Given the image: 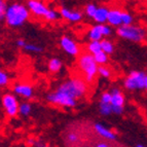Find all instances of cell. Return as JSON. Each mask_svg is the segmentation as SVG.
<instances>
[{"mask_svg": "<svg viewBox=\"0 0 147 147\" xmlns=\"http://www.w3.org/2000/svg\"><path fill=\"white\" fill-rule=\"evenodd\" d=\"M29 9L22 3H12L5 10L4 19L8 26L13 28L21 27L29 19Z\"/></svg>", "mask_w": 147, "mask_h": 147, "instance_id": "obj_1", "label": "cell"}, {"mask_svg": "<svg viewBox=\"0 0 147 147\" xmlns=\"http://www.w3.org/2000/svg\"><path fill=\"white\" fill-rule=\"evenodd\" d=\"M86 90H88V86L86 81L77 77V78H72L60 84L57 91L65 94L74 100H77L86 95Z\"/></svg>", "mask_w": 147, "mask_h": 147, "instance_id": "obj_2", "label": "cell"}, {"mask_svg": "<svg viewBox=\"0 0 147 147\" xmlns=\"http://www.w3.org/2000/svg\"><path fill=\"white\" fill-rule=\"evenodd\" d=\"M78 67L86 77V84H92L98 73V65L94 60L93 55L84 53L78 58Z\"/></svg>", "mask_w": 147, "mask_h": 147, "instance_id": "obj_3", "label": "cell"}, {"mask_svg": "<svg viewBox=\"0 0 147 147\" xmlns=\"http://www.w3.org/2000/svg\"><path fill=\"white\" fill-rule=\"evenodd\" d=\"M127 90H144L147 88V75L142 71H132L125 80Z\"/></svg>", "mask_w": 147, "mask_h": 147, "instance_id": "obj_4", "label": "cell"}, {"mask_svg": "<svg viewBox=\"0 0 147 147\" xmlns=\"http://www.w3.org/2000/svg\"><path fill=\"white\" fill-rule=\"evenodd\" d=\"M117 34L123 38L134 42H141L145 37V31L137 26H120L117 29Z\"/></svg>", "mask_w": 147, "mask_h": 147, "instance_id": "obj_5", "label": "cell"}, {"mask_svg": "<svg viewBox=\"0 0 147 147\" xmlns=\"http://www.w3.org/2000/svg\"><path fill=\"white\" fill-rule=\"evenodd\" d=\"M47 99L49 103L57 104V105L64 106V107H74L76 105V103H77L76 100L70 98L67 95H65L63 93H60L58 91L49 94Z\"/></svg>", "mask_w": 147, "mask_h": 147, "instance_id": "obj_6", "label": "cell"}, {"mask_svg": "<svg viewBox=\"0 0 147 147\" xmlns=\"http://www.w3.org/2000/svg\"><path fill=\"white\" fill-rule=\"evenodd\" d=\"M2 105L9 116H16L19 112V104L13 95L6 94L2 98Z\"/></svg>", "mask_w": 147, "mask_h": 147, "instance_id": "obj_7", "label": "cell"}, {"mask_svg": "<svg viewBox=\"0 0 147 147\" xmlns=\"http://www.w3.org/2000/svg\"><path fill=\"white\" fill-rule=\"evenodd\" d=\"M60 45L68 55L72 57H77L80 53L79 47L75 41L69 36H63L60 40Z\"/></svg>", "mask_w": 147, "mask_h": 147, "instance_id": "obj_8", "label": "cell"}, {"mask_svg": "<svg viewBox=\"0 0 147 147\" xmlns=\"http://www.w3.org/2000/svg\"><path fill=\"white\" fill-rule=\"evenodd\" d=\"M28 8L32 11V13L37 17H44L47 15L49 8L47 5L41 1H37V0H30L27 2Z\"/></svg>", "mask_w": 147, "mask_h": 147, "instance_id": "obj_9", "label": "cell"}, {"mask_svg": "<svg viewBox=\"0 0 147 147\" xmlns=\"http://www.w3.org/2000/svg\"><path fill=\"white\" fill-rule=\"evenodd\" d=\"M59 15L62 18L70 21V22H79L82 19V13L80 11H76V10H70L66 7H62L60 10Z\"/></svg>", "mask_w": 147, "mask_h": 147, "instance_id": "obj_10", "label": "cell"}, {"mask_svg": "<svg viewBox=\"0 0 147 147\" xmlns=\"http://www.w3.org/2000/svg\"><path fill=\"white\" fill-rule=\"evenodd\" d=\"M111 95V100H110V105L115 106V107H123L125 104V97L121 94V92L117 88H113L110 92Z\"/></svg>", "mask_w": 147, "mask_h": 147, "instance_id": "obj_11", "label": "cell"}, {"mask_svg": "<svg viewBox=\"0 0 147 147\" xmlns=\"http://www.w3.org/2000/svg\"><path fill=\"white\" fill-rule=\"evenodd\" d=\"M13 91L17 95L22 96L23 98H32L33 96V88L29 84H17L13 88Z\"/></svg>", "mask_w": 147, "mask_h": 147, "instance_id": "obj_12", "label": "cell"}, {"mask_svg": "<svg viewBox=\"0 0 147 147\" xmlns=\"http://www.w3.org/2000/svg\"><path fill=\"white\" fill-rule=\"evenodd\" d=\"M107 22L112 26H119L121 25V11L119 9L108 10Z\"/></svg>", "mask_w": 147, "mask_h": 147, "instance_id": "obj_13", "label": "cell"}, {"mask_svg": "<svg viewBox=\"0 0 147 147\" xmlns=\"http://www.w3.org/2000/svg\"><path fill=\"white\" fill-rule=\"evenodd\" d=\"M95 130L96 132L98 133L99 135L102 136L104 138H107V139H110V140H115L116 139V135L112 131L108 130L107 127H105L103 125H101V123H96L95 125Z\"/></svg>", "mask_w": 147, "mask_h": 147, "instance_id": "obj_14", "label": "cell"}, {"mask_svg": "<svg viewBox=\"0 0 147 147\" xmlns=\"http://www.w3.org/2000/svg\"><path fill=\"white\" fill-rule=\"evenodd\" d=\"M107 16H108V9L106 7H99L96 10L95 15L93 19L95 22H97L99 25H103L105 22H107Z\"/></svg>", "mask_w": 147, "mask_h": 147, "instance_id": "obj_15", "label": "cell"}, {"mask_svg": "<svg viewBox=\"0 0 147 147\" xmlns=\"http://www.w3.org/2000/svg\"><path fill=\"white\" fill-rule=\"evenodd\" d=\"M88 37L92 41H98L100 42L102 39V34H101V30H100V25H97V26H94L90 32H88Z\"/></svg>", "mask_w": 147, "mask_h": 147, "instance_id": "obj_16", "label": "cell"}, {"mask_svg": "<svg viewBox=\"0 0 147 147\" xmlns=\"http://www.w3.org/2000/svg\"><path fill=\"white\" fill-rule=\"evenodd\" d=\"M62 67H63V63H62L61 60L57 59V58L51 59L49 61V70L52 72V73L59 72L62 69Z\"/></svg>", "mask_w": 147, "mask_h": 147, "instance_id": "obj_17", "label": "cell"}, {"mask_svg": "<svg viewBox=\"0 0 147 147\" xmlns=\"http://www.w3.org/2000/svg\"><path fill=\"white\" fill-rule=\"evenodd\" d=\"M101 45V51L106 55H110L114 52V45L112 44V42L109 41V40L103 39L100 41Z\"/></svg>", "mask_w": 147, "mask_h": 147, "instance_id": "obj_18", "label": "cell"}, {"mask_svg": "<svg viewBox=\"0 0 147 147\" xmlns=\"http://www.w3.org/2000/svg\"><path fill=\"white\" fill-rule=\"evenodd\" d=\"M94 60H95L96 64L97 65H100V66H102L103 64L107 63L108 61V56L106 54H104L102 51H101L100 53H98V54L94 55Z\"/></svg>", "mask_w": 147, "mask_h": 147, "instance_id": "obj_19", "label": "cell"}, {"mask_svg": "<svg viewBox=\"0 0 147 147\" xmlns=\"http://www.w3.org/2000/svg\"><path fill=\"white\" fill-rule=\"evenodd\" d=\"M88 54L91 55H96L98 54V53L101 52V45H100V42L98 41H92L91 43L88 44Z\"/></svg>", "mask_w": 147, "mask_h": 147, "instance_id": "obj_20", "label": "cell"}, {"mask_svg": "<svg viewBox=\"0 0 147 147\" xmlns=\"http://www.w3.org/2000/svg\"><path fill=\"white\" fill-rule=\"evenodd\" d=\"M133 22V17L129 12L121 11V25L123 26H131Z\"/></svg>", "mask_w": 147, "mask_h": 147, "instance_id": "obj_21", "label": "cell"}, {"mask_svg": "<svg viewBox=\"0 0 147 147\" xmlns=\"http://www.w3.org/2000/svg\"><path fill=\"white\" fill-rule=\"evenodd\" d=\"M31 105L29 103H22L20 106H19V112L24 116L29 115L31 113Z\"/></svg>", "mask_w": 147, "mask_h": 147, "instance_id": "obj_22", "label": "cell"}, {"mask_svg": "<svg viewBox=\"0 0 147 147\" xmlns=\"http://www.w3.org/2000/svg\"><path fill=\"white\" fill-rule=\"evenodd\" d=\"M59 17H60L59 12L56 11V10H54V9H49L47 12V15L44 16V18H45L47 21H51V22H52V21L58 20Z\"/></svg>", "mask_w": 147, "mask_h": 147, "instance_id": "obj_23", "label": "cell"}, {"mask_svg": "<svg viewBox=\"0 0 147 147\" xmlns=\"http://www.w3.org/2000/svg\"><path fill=\"white\" fill-rule=\"evenodd\" d=\"M9 82V77L3 70L0 69V86H7Z\"/></svg>", "mask_w": 147, "mask_h": 147, "instance_id": "obj_24", "label": "cell"}, {"mask_svg": "<svg viewBox=\"0 0 147 147\" xmlns=\"http://www.w3.org/2000/svg\"><path fill=\"white\" fill-rule=\"evenodd\" d=\"M100 112L103 115H109L112 111H111V105L110 104H104L100 103Z\"/></svg>", "mask_w": 147, "mask_h": 147, "instance_id": "obj_25", "label": "cell"}, {"mask_svg": "<svg viewBox=\"0 0 147 147\" xmlns=\"http://www.w3.org/2000/svg\"><path fill=\"white\" fill-rule=\"evenodd\" d=\"M24 49L33 53H41L43 51V49L41 47H38V45H35V44H27V43L24 47Z\"/></svg>", "mask_w": 147, "mask_h": 147, "instance_id": "obj_26", "label": "cell"}, {"mask_svg": "<svg viewBox=\"0 0 147 147\" xmlns=\"http://www.w3.org/2000/svg\"><path fill=\"white\" fill-rule=\"evenodd\" d=\"M98 73L103 77H110L111 76V72L108 68H106L105 66H98Z\"/></svg>", "mask_w": 147, "mask_h": 147, "instance_id": "obj_27", "label": "cell"}, {"mask_svg": "<svg viewBox=\"0 0 147 147\" xmlns=\"http://www.w3.org/2000/svg\"><path fill=\"white\" fill-rule=\"evenodd\" d=\"M97 6H96L95 4H93V3H90V4L86 5V13L88 16V17H91L93 18L94 15H95V12L96 10H97Z\"/></svg>", "mask_w": 147, "mask_h": 147, "instance_id": "obj_28", "label": "cell"}, {"mask_svg": "<svg viewBox=\"0 0 147 147\" xmlns=\"http://www.w3.org/2000/svg\"><path fill=\"white\" fill-rule=\"evenodd\" d=\"M6 7H7L6 2H5V1H2V0H0V21H2L3 19H4Z\"/></svg>", "mask_w": 147, "mask_h": 147, "instance_id": "obj_29", "label": "cell"}, {"mask_svg": "<svg viewBox=\"0 0 147 147\" xmlns=\"http://www.w3.org/2000/svg\"><path fill=\"white\" fill-rule=\"evenodd\" d=\"M100 30L102 36H108L111 34V28L106 25H100Z\"/></svg>", "mask_w": 147, "mask_h": 147, "instance_id": "obj_30", "label": "cell"}, {"mask_svg": "<svg viewBox=\"0 0 147 147\" xmlns=\"http://www.w3.org/2000/svg\"><path fill=\"white\" fill-rule=\"evenodd\" d=\"M110 100H111V95L109 92H106L102 95L101 97V103L104 104H110Z\"/></svg>", "mask_w": 147, "mask_h": 147, "instance_id": "obj_31", "label": "cell"}, {"mask_svg": "<svg viewBox=\"0 0 147 147\" xmlns=\"http://www.w3.org/2000/svg\"><path fill=\"white\" fill-rule=\"evenodd\" d=\"M67 140H68L70 143H75L78 141V136L76 133H69L67 135Z\"/></svg>", "mask_w": 147, "mask_h": 147, "instance_id": "obj_32", "label": "cell"}, {"mask_svg": "<svg viewBox=\"0 0 147 147\" xmlns=\"http://www.w3.org/2000/svg\"><path fill=\"white\" fill-rule=\"evenodd\" d=\"M111 111L116 114H121L123 111V107H115V106H111Z\"/></svg>", "mask_w": 147, "mask_h": 147, "instance_id": "obj_33", "label": "cell"}, {"mask_svg": "<svg viewBox=\"0 0 147 147\" xmlns=\"http://www.w3.org/2000/svg\"><path fill=\"white\" fill-rule=\"evenodd\" d=\"M17 45L19 47H24L25 45H26V41H25L24 39H19L17 41Z\"/></svg>", "mask_w": 147, "mask_h": 147, "instance_id": "obj_34", "label": "cell"}, {"mask_svg": "<svg viewBox=\"0 0 147 147\" xmlns=\"http://www.w3.org/2000/svg\"><path fill=\"white\" fill-rule=\"evenodd\" d=\"M35 146H36V147H47L45 143L40 142V141H38V142H35Z\"/></svg>", "mask_w": 147, "mask_h": 147, "instance_id": "obj_35", "label": "cell"}, {"mask_svg": "<svg viewBox=\"0 0 147 147\" xmlns=\"http://www.w3.org/2000/svg\"><path fill=\"white\" fill-rule=\"evenodd\" d=\"M35 142H36V141H35V140H33V139H29L28 140V145H30V146H33V145H35Z\"/></svg>", "mask_w": 147, "mask_h": 147, "instance_id": "obj_36", "label": "cell"}, {"mask_svg": "<svg viewBox=\"0 0 147 147\" xmlns=\"http://www.w3.org/2000/svg\"><path fill=\"white\" fill-rule=\"evenodd\" d=\"M96 147H109L106 143H99V144H97V146Z\"/></svg>", "mask_w": 147, "mask_h": 147, "instance_id": "obj_37", "label": "cell"}, {"mask_svg": "<svg viewBox=\"0 0 147 147\" xmlns=\"http://www.w3.org/2000/svg\"><path fill=\"white\" fill-rule=\"evenodd\" d=\"M136 147H145V146H144V145H142V144H138Z\"/></svg>", "mask_w": 147, "mask_h": 147, "instance_id": "obj_38", "label": "cell"}]
</instances>
